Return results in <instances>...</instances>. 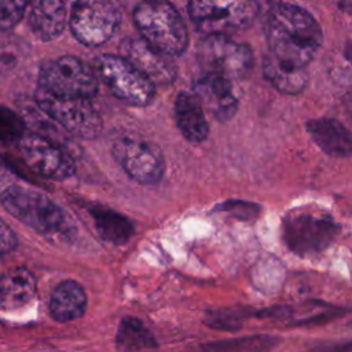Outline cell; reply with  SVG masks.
<instances>
[{
  "label": "cell",
  "mask_w": 352,
  "mask_h": 352,
  "mask_svg": "<svg viewBox=\"0 0 352 352\" xmlns=\"http://www.w3.org/2000/svg\"><path fill=\"white\" fill-rule=\"evenodd\" d=\"M305 126L316 146L327 155L341 158L352 154V135L338 120L315 118Z\"/></svg>",
  "instance_id": "2e32d148"
},
{
  "label": "cell",
  "mask_w": 352,
  "mask_h": 352,
  "mask_svg": "<svg viewBox=\"0 0 352 352\" xmlns=\"http://www.w3.org/2000/svg\"><path fill=\"white\" fill-rule=\"evenodd\" d=\"M187 12L205 34H231L253 25L257 0H188Z\"/></svg>",
  "instance_id": "277c9868"
},
{
  "label": "cell",
  "mask_w": 352,
  "mask_h": 352,
  "mask_svg": "<svg viewBox=\"0 0 352 352\" xmlns=\"http://www.w3.org/2000/svg\"><path fill=\"white\" fill-rule=\"evenodd\" d=\"M111 153L124 172L140 184H155L165 170L161 150L140 138L120 135L111 143Z\"/></svg>",
  "instance_id": "8fae6325"
},
{
  "label": "cell",
  "mask_w": 352,
  "mask_h": 352,
  "mask_svg": "<svg viewBox=\"0 0 352 352\" xmlns=\"http://www.w3.org/2000/svg\"><path fill=\"white\" fill-rule=\"evenodd\" d=\"M192 92L202 107L219 121H228L238 109V98L232 81L212 73H202L192 81Z\"/></svg>",
  "instance_id": "5bb4252c"
},
{
  "label": "cell",
  "mask_w": 352,
  "mask_h": 352,
  "mask_svg": "<svg viewBox=\"0 0 352 352\" xmlns=\"http://www.w3.org/2000/svg\"><path fill=\"white\" fill-rule=\"evenodd\" d=\"M270 52L280 63L305 69L323 44V32L315 16L301 6L280 1L265 19Z\"/></svg>",
  "instance_id": "6da1fadb"
},
{
  "label": "cell",
  "mask_w": 352,
  "mask_h": 352,
  "mask_svg": "<svg viewBox=\"0 0 352 352\" xmlns=\"http://www.w3.org/2000/svg\"><path fill=\"white\" fill-rule=\"evenodd\" d=\"M30 0H0V30L14 29L25 16Z\"/></svg>",
  "instance_id": "d4e9b609"
},
{
  "label": "cell",
  "mask_w": 352,
  "mask_h": 352,
  "mask_svg": "<svg viewBox=\"0 0 352 352\" xmlns=\"http://www.w3.org/2000/svg\"><path fill=\"white\" fill-rule=\"evenodd\" d=\"M87 308V294L74 280L60 282L51 293L50 314L55 320L70 322L80 318Z\"/></svg>",
  "instance_id": "d6986e66"
},
{
  "label": "cell",
  "mask_w": 352,
  "mask_h": 352,
  "mask_svg": "<svg viewBox=\"0 0 352 352\" xmlns=\"http://www.w3.org/2000/svg\"><path fill=\"white\" fill-rule=\"evenodd\" d=\"M282 236L287 248L302 257L322 253L338 232L337 223L327 214L294 212L283 219Z\"/></svg>",
  "instance_id": "30bf717a"
},
{
  "label": "cell",
  "mask_w": 352,
  "mask_h": 352,
  "mask_svg": "<svg viewBox=\"0 0 352 352\" xmlns=\"http://www.w3.org/2000/svg\"><path fill=\"white\" fill-rule=\"evenodd\" d=\"M67 23L77 41L87 47H99L116 34L121 11L113 0H76Z\"/></svg>",
  "instance_id": "8992f818"
},
{
  "label": "cell",
  "mask_w": 352,
  "mask_h": 352,
  "mask_svg": "<svg viewBox=\"0 0 352 352\" xmlns=\"http://www.w3.org/2000/svg\"><path fill=\"white\" fill-rule=\"evenodd\" d=\"M38 84L54 95L84 99L92 98L99 88L95 69L72 55L45 62L40 67Z\"/></svg>",
  "instance_id": "9c48e42d"
},
{
  "label": "cell",
  "mask_w": 352,
  "mask_h": 352,
  "mask_svg": "<svg viewBox=\"0 0 352 352\" xmlns=\"http://www.w3.org/2000/svg\"><path fill=\"white\" fill-rule=\"evenodd\" d=\"M16 236L14 231L0 219V254L8 253L15 249L16 246Z\"/></svg>",
  "instance_id": "4316f807"
},
{
  "label": "cell",
  "mask_w": 352,
  "mask_h": 352,
  "mask_svg": "<svg viewBox=\"0 0 352 352\" xmlns=\"http://www.w3.org/2000/svg\"><path fill=\"white\" fill-rule=\"evenodd\" d=\"M36 103L63 131L80 139H95L103 129L102 118L88 99L58 96L38 87Z\"/></svg>",
  "instance_id": "52a82bcc"
},
{
  "label": "cell",
  "mask_w": 352,
  "mask_h": 352,
  "mask_svg": "<svg viewBox=\"0 0 352 352\" xmlns=\"http://www.w3.org/2000/svg\"><path fill=\"white\" fill-rule=\"evenodd\" d=\"M175 118L182 135L191 143H201L208 138L209 125L198 98L190 92H180L175 100Z\"/></svg>",
  "instance_id": "ac0fdd59"
},
{
  "label": "cell",
  "mask_w": 352,
  "mask_h": 352,
  "mask_svg": "<svg viewBox=\"0 0 352 352\" xmlns=\"http://www.w3.org/2000/svg\"><path fill=\"white\" fill-rule=\"evenodd\" d=\"M89 213L94 219L95 227L99 232V235L111 243L121 245L129 241V238L133 235L135 227L133 223L122 216L121 213L104 208L102 205H94L89 208Z\"/></svg>",
  "instance_id": "44dd1931"
},
{
  "label": "cell",
  "mask_w": 352,
  "mask_h": 352,
  "mask_svg": "<svg viewBox=\"0 0 352 352\" xmlns=\"http://www.w3.org/2000/svg\"><path fill=\"white\" fill-rule=\"evenodd\" d=\"M278 342L276 338L268 337V336H254V337H246V338H239V340H230V341H223L219 344H210L206 345L205 348L210 349H221V351H257V349H268L272 348Z\"/></svg>",
  "instance_id": "cb8c5ba5"
},
{
  "label": "cell",
  "mask_w": 352,
  "mask_h": 352,
  "mask_svg": "<svg viewBox=\"0 0 352 352\" xmlns=\"http://www.w3.org/2000/svg\"><path fill=\"white\" fill-rule=\"evenodd\" d=\"M197 58L202 72L231 81L246 77L254 63L250 47L228 34H205L197 47Z\"/></svg>",
  "instance_id": "ba28073f"
},
{
  "label": "cell",
  "mask_w": 352,
  "mask_h": 352,
  "mask_svg": "<svg viewBox=\"0 0 352 352\" xmlns=\"http://www.w3.org/2000/svg\"><path fill=\"white\" fill-rule=\"evenodd\" d=\"M264 77L282 94L296 95L305 89L308 84V73L305 69H294L276 60L267 54L263 60Z\"/></svg>",
  "instance_id": "ffe728a7"
},
{
  "label": "cell",
  "mask_w": 352,
  "mask_h": 352,
  "mask_svg": "<svg viewBox=\"0 0 352 352\" xmlns=\"http://www.w3.org/2000/svg\"><path fill=\"white\" fill-rule=\"evenodd\" d=\"M94 69L109 91L131 106H146L155 95V85L122 55H99Z\"/></svg>",
  "instance_id": "5b68a950"
},
{
  "label": "cell",
  "mask_w": 352,
  "mask_h": 352,
  "mask_svg": "<svg viewBox=\"0 0 352 352\" xmlns=\"http://www.w3.org/2000/svg\"><path fill=\"white\" fill-rule=\"evenodd\" d=\"M120 52L154 85H169L176 80L177 69L172 56L158 51L140 36L122 40Z\"/></svg>",
  "instance_id": "4fadbf2b"
},
{
  "label": "cell",
  "mask_w": 352,
  "mask_h": 352,
  "mask_svg": "<svg viewBox=\"0 0 352 352\" xmlns=\"http://www.w3.org/2000/svg\"><path fill=\"white\" fill-rule=\"evenodd\" d=\"M16 146L26 166L43 177L66 180L76 170V162L72 154L60 143L50 138L37 133H25Z\"/></svg>",
  "instance_id": "7c38bea8"
},
{
  "label": "cell",
  "mask_w": 352,
  "mask_h": 352,
  "mask_svg": "<svg viewBox=\"0 0 352 352\" xmlns=\"http://www.w3.org/2000/svg\"><path fill=\"white\" fill-rule=\"evenodd\" d=\"M132 19L139 36L158 51L173 58L187 50V25L169 0H140Z\"/></svg>",
  "instance_id": "3957f363"
},
{
  "label": "cell",
  "mask_w": 352,
  "mask_h": 352,
  "mask_svg": "<svg viewBox=\"0 0 352 352\" xmlns=\"http://www.w3.org/2000/svg\"><path fill=\"white\" fill-rule=\"evenodd\" d=\"M26 14L30 30L41 41L59 37L69 22L66 0H30Z\"/></svg>",
  "instance_id": "9a60e30c"
},
{
  "label": "cell",
  "mask_w": 352,
  "mask_h": 352,
  "mask_svg": "<svg viewBox=\"0 0 352 352\" xmlns=\"http://www.w3.org/2000/svg\"><path fill=\"white\" fill-rule=\"evenodd\" d=\"M11 180H12V172L7 166V164H4L3 160L0 158V192L8 186H11Z\"/></svg>",
  "instance_id": "83f0119b"
},
{
  "label": "cell",
  "mask_w": 352,
  "mask_h": 352,
  "mask_svg": "<svg viewBox=\"0 0 352 352\" xmlns=\"http://www.w3.org/2000/svg\"><path fill=\"white\" fill-rule=\"evenodd\" d=\"M25 133L23 118L14 110L0 104V142L18 143Z\"/></svg>",
  "instance_id": "603a6c76"
},
{
  "label": "cell",
  "mask_w": 352,
  "mask_h": 352,
  "mask_svg": "<svg viewBox=\"0 0 352 352\" xmlns=\"http://www.w3.org/2000/svg\"><path fill=\"white\" fill-rule=\"evenodd\" d=\"M258 209L260 208L257 205H253L249 202H242V201L224 202L221 206L216 208V210L228 212L238 219H254L258 214Z\"/></svg>",
  "instance_id": "484cf974"
},
{
  "label": "cell",
  "mask_w": 352,
  "mask_h": 352,
  "mask_svg": "<svg viewBox=\"0 0 352 352\" xmlns=\"http://www.w3.org/2000/svg\"><path fill=\"white\" fill-rule=\"evenodd\" d=\"M117 346L122 351H142L154 349L158 345L139 319L124 318L117 331Z\"/></svg>",
  "instance_id": "7402d4cb"
},
{
  "label": "cell",
  "mask_w": 352,
  "mask_h": 352,
  "mask_svg": "<svg viewBox=\"0 0 352 352\" xmlns=\"http://www.w3.org/2000/svg\"><path fill=\"white\" fill-rule=\"evenodd\" d=\"M0 199L10 214L40 234L69 238L76 232L70 216L40 191L11 184L0 192Z\"/></svg>",
  "instance_id": "7a4b0ae2"
},
{
  "label": "cell",
  "mask_w": 352,
  "mask_h": 352,
  "mask_svg": "<svg viewBox=\"0 0 352 352\" xmlns=\"http://www.w3.org/2000/svg\"><path fill=\"white\" fill-rule=\"evenodd\" d=\"M36 296V279L23 267H15L0 278V308L15 311L26 307Z\"/></svg>",
  "instance_id": "e0dca14e"
}]
</instances>
